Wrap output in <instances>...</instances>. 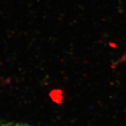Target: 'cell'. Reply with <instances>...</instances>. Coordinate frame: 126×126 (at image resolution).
<instances>
[{"instance_id":"6da1fadb","label":"cell","mask_w":126,"mask_h":126,"mask_svg":"<svg viewBox=\"0 0 126 126\" xmlns=\"http://www.w3.org/2000/svg\"><path fill=\"white\" fill-rule=\"evenodd\" d=\"M0 126H32L25 124L15 123L11 122H5L4 121L0 120Z\"/></svg>"}]
</instances>
